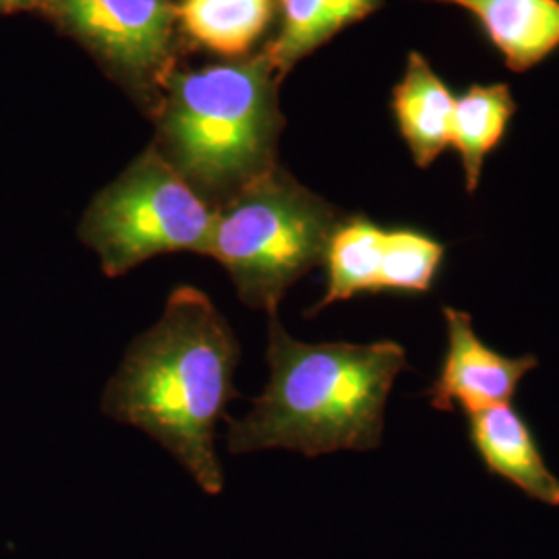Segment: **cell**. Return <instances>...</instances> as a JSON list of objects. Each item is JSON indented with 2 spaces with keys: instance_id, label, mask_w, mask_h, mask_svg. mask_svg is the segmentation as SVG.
<instances>
[{
  "instance_id": "1",
  "label": "cell",
  "mask_w": 559,
  "mask_h": 559,
  "mask_svg": "<svg viewBox=\"0 0 559 559\" xmlns=\"http://www.w3.org/2000/svg\"><path fill=\"white\" fill-rule=\"evenodd\" d=\"M235 330L200 288L170 293L160 320L133 340L102 411L158 441L210 496L224 489L216 427L237 396Z\"/></svg>"
},
{
  "instance_id": "2",
  "label": "cell",
  "mask_w": 559,
  "mask_h": 559,
  "mask_svg": "<svg viewBox=\"0 0 559 559\" xmlns=\"http://www.w3.org/2000/svg\"><path fill=\"white\" fill-rule=\"evenodd\" d=\"M270 381L253 408L228 420V452L295 450L305 456L376 450L392 385L406 369L399 342L305 344L270 316Z\"/></svg>"
},
{
  "instance_id": "3",
  "label": "cell",
  "mask_w": 559,
  "mask_h": 559,
  "mask_svg": "<svg viewBox=\"0 0 559 559\" xmlns=\"http://www.w3.org/2000/svg\"><path fill=\"white\" fill-rule=\"evenodd\" d=\"M270 62L214 67L173 83L164 138L168 158L195 191L233 198L272 170ZM200 193V191H198Z\"/></svg>"
},
{
  "instance_id": "4",
  "label": "cell",
  "mask_w": 559,
  "mask_h": 559,
  "mask_svg": "<svg viewBox=\"0 0 559 559\" xmlns=\"http://www.w3.org/2000/svg\"><path fill=\"white\" fill-rule=\"evenodd\" d=\"M338 222L332 205L272 168L216 210L207 255L247 307L272 316L286 290L323 263Z\"/></svg>"
},
{
  "instance_id": "5",
  "label": "cell",
  "mask_w": 559,
  "mask_h": 559,
  "mask_svg": "<svg viewBox=\"0 0 559 559\" xmlns=\"http://www.w3.org/2000/svg\"><path fill=\"white\" fill-rule=\"evenodd\" d=\"M216 210L156 152L133 162L92 201L81 239L117 278L164 253L207 255Z\"/></svg>"
},
{
  "instance_id": "6",
  "label": "cell",
  "mask_w": 559,
  "mask_h": 559,
  "mask_svg": "<svg viewBox=\"0 0 559 559\" xmlns=\"http://www.w3.org/2000/svg\"><path fill=\"white\" fill-rule=\"evenodd\" d=\"M448 348L440 373L427 390L433 408L452 413L456 406L468 415L510 404L522 378L537 367V357H506L477 336L468 313L443 307Z\"/></svg>"
},
{
  "instance_id": "7",
  "label": "cell",
  "mask_w": 559,
  "mask_h": 559,
  "mask_svg": "<svg viewBox=\"0 0 559 559\" xmlns=\"http://www.w3.org/2000/svg\"><path fill=\"white\" fill-rule=\"evenodd\" d=\"M59 11L83 40L129 71L156 67L168 50V0H59Z\"/></svg>"
},
{
  "instance_id": "8",
  "label": "cell",
  "mask_w": 559,
  "mask_h": 559,
  "mask_svg": "<svg viewBox=\"0 0 559 559\" xmlns=\"http://www.w3.org/2000/svg\"><path fill=\"white\" fill-rule=\"evenodd\" d=\"M468 440L491 475L510 480L533 500L558 508L559 479L549 471L531 425L516 408L501 404L471 413Z\"/></svg>"
},
{
  "instance_id": "9",
  "label": "cell",
  "mask_w": 559,
  "mask_h": 559,
  "mask_svg": "<svg viewBox=\"0 0 559 559\" xmlns=\"http://www.w3.org/2000/svg\"><path fill=\"white\" fill-rule=\"evenodd\" d=\"M468 11L500 50L508 69L522 73L559 48V0H431Z\"/></svg>"
},
{
  "instance_id": "10",
  "label": "cell",
  "mask_w": 559,
  "mask_h": 559,
  "mask_svg": "<svg viewBox=\"0 0 559 559\" xmlns=\"http://www.w3.org/2000/svg\"><path fill=\"white\" fill-rule=\"evenodd\" d=\"M392 106L400 133L417 166H431L452 147L456 96L419 52L408 57L406 73L394 90Z\"/></svg>"
},
{
  "instance_id": "11",
  "label": "cell",
  "mask_w": 559,
  "mask_h": 559,
  "mask_svg": "<svg viewBox=\"0 0 559 559\" xmlns=\"http://www.w3.org/2000/svg\"><path fill=\"white\" fill-rule=\"evenodd\" d=\"M514 112L512 92L503 83L473 85L456 98L452 147L459 152L468 191L479 187L485 160L500 145Z\"/></svg>"
},
{
  "instance_id": "12",
  "label": "cell",
  "mask_w": 559,
  "mask_h": 559,
  "mask_svg": "<svg viewBox=\"0 0 559 559\" xmlns=\"http://www.w3.org/2000/svg\"><path fill=\"white\" fill-rule=\"evenodd\" d=\"M385 228L362 216L340 221L328 240L323 263L328 288L311 313L336 300L353 299L362 293H380Z\"/></svg>"
},
{
  "instance_id": "13",
  "label": "cell",
  "mask_w": 559,
  "mask_h": 559,
  "mask_svg": "<svg viewBox=\"0 0 559 559\" xmlns=\"http://www.w3.org/2000/svg\"><path fill=\"white\" fill-rule=\"evenodd\" d=\"M380 0H282L284 25L272 48V67L288 69L346 25L369 15Z\"/></svg>"
},
{
  "instance_id": "14",
  "label": "cell",
  "mask_w": 559,
  "mask_h": 559,
  "mask_svg": "<svg viewBox=\"0 0 559 559\" xmlns=\"http://www.w3.org/2000/svg\"><path fill=\"white\" fill-rule=\"evenodd\" d=\"M187 32L222 55H240L260 38L272 17V0H182Z\"/></svg>"
},
{
  "instance_id": "15",
  "label": "cell",
  "mask_w": 559,
  "mask_h": 559,
  "mask_svg": "<svg viewBox=\"0 0 559 559\" xmlns=\"http://www.w3.org/2000/svg\"><path fill=\"white\" fill-rule=\"evenodd\" d=\"M445 247L411 228L385 230L380 293H429L440 274Z\"/></svg>"
},
{
  "instance_id": "16",
  "label": "cell",
  "mask_w": 559,
  "mask_h": 559,
  "mask_svg": "<svg viewBox=\"0 0 559 559\" xmlns=\"http://www.w3.org/2000/svg\"><path fill=\"white\" fill-rule=\"evenodd\" d=\"M36 0H0V9H21V7H29Z\"/></svg>"
}]
</instances>
